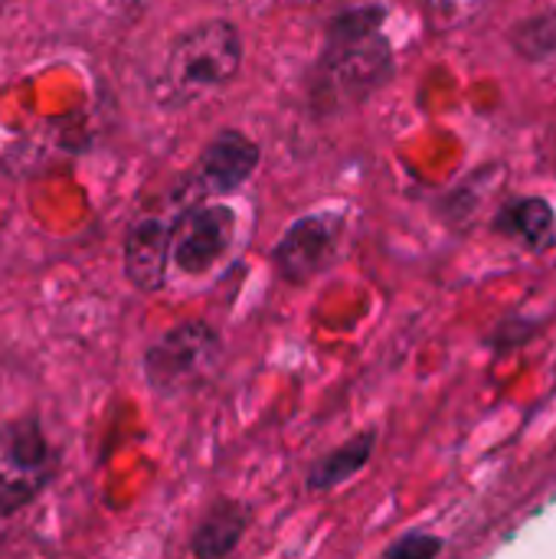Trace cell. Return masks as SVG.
Here are the masks:
<instances>
[{
  "instance_id": "obj_1",
  "label": "cell",
  "mask_w": 556,
  "mask_h": 559,
  "mask_svg": "<svg viewBox=\"0 0 556 559\" xmlns=\"http://www.w3.org/2000/svg\"><path fill=\"white\" fill-rule=\"evenodd\" d=\"M383 20L387 10L380 3L351 7L331 20L308 85L318 115L360 105L393 75V43L383 33Z\"/></svg>"
},
{
  "instance_id": "obj_2",
  "label": "cell",
  "mask_w": 556,
  "mask_h": 559,
  "mask_svg": "<svg viewBox=\"0 0 556 559\" xmlns=\"http://www.w3.org/2000/svg\"><path fill=\"white\" fill-rule=\"evenodd\" d=\"M242 69V33L229 20H203L184 29L167 49L157 95L164 105H187L226 88Z\"/></svg>"
},
{
  "instance_id": "obj_3",
  "label": "cell",
  "mask_w": 556,
  "mask_h": 559,
  "mask_svg": "<svg viewBox=\"0 0 556 559\" xmlns=\"http://www.w3.org/2000/svg\"><path fill=\"white\" fill-rule=\"evenodd\" d=\"M223 364V337L206 321H180L144 354V377L161 396H184L206 386Z\"/></svg>"
},
{
  "instance_id": "obj_4",
  "label": "cell",
  "mask_w": 556,
  "mask_h": 559,
  "mask_svg": "<svg viewBox=\"0 0 556 559\" xmlns=\"http://www.w3.org/2000/svg\"><path fill=\"white\" fill-rule=\"evenodd\" d=\"M52 475V455L33 419L0 426V514L29 504Z\"/></svg>"
},
{
  "instance_id": "obj_5",
  "label": "cell",
  "mask_w": 556,
  "mask_h": 559,
  "mask_svg": "<svg viewBox=\"0 0 556 559\" xmlns=\"http://www.w3.org/2000/svg\"><path fill=\"white\" fill-rule=\"evenodd\" d=\"M341 239H344V216L338 213H308L295 219L272 249L279 278L288 285H308L338 259Z\"/></svg>"
},
{
  "instance_id": "obj_6",
  "label": "cell",
  "mask_w": 556,
  "mask_h": 559,
  "mask_svg": "<svg viewBox=\"0 0 556 559\" xmlns=\"http://www.w3.org/2000/svg\"><path fill=\"white\" fill-rule=\"evenodd\" d=\"M193 206L190 197H177L174 206H157L151 213H141L125 236V275L138 292H157L167 282L170 249H174V229L177 219Z\"/></svg>"
},
{
  "instance_id": "obj_7",
  "label": "cell",
  "mask_w": 556,
  "mask_h": 559,
  "mask_svg": "<svg viewBox=\"0 0 556 559\" xmlns=\"http://www.w3.org/2000/svg\"><path fill=\"white\" fill-rule=\"evenodd\" d=\"M236 239V210L223 203H200L190 206L174 229L170 262L184 275H206L233 246Z\"/></svg>"
},
{
  "instance_id": "obj_8",
  "label": "cell",
  "mask_w": 556,
  "mask_h": 559,
  "mask_svg": "<svg viewBox=\"0 0 556 559\" xmlns=\"http://www.w3.org/2000/svg\"><path fill=\"white\" fill-rule=\"evenodd\" d=\"M259 160H262L259 144L249 134L226 128V131L213 134L206 141V147L200 151L187 190L193 200H200L206 193H233L256 174Z\"/></svg>"
},
{
  "instance_id": "obj_9",
  "label": "cell",
  "mask_w": 556,
  "mask_h": 559,
  "mask_svg": "<svg viewBox=\"0 0 556 559\" xmlns=\"http://www.w3.org/2000/svg\"><path fill=\"white\" fill-rule=\"evenodd\" d=\"M249 524H252V511L242 501L223 498V501L210 504V511L197 524L193 540H190V554L200 559L229 557L239 547V540L246 537Z\"/></svg>"
},
{
  "instance_id": "obj_10",
  "label": "cell",
  "mask_w": 556,
  "mask_h": 559,
  "mask_svg": "<svg viewBox=\"0 0 556 559\" xmlns=\"http://www.w3.org/2000/svg\"><path fill=\"white\" fill-rule=\"evenodd\" d=\"M495 229L511 236L531 252H547L556 246V213L544 197H524L508 203L498 213Z\"/></svg>"
},
{
  "instance_id": "obj_11",
  "label": "cell",
  "mask_w": 556,
  "mask_h": 559,
  "mask_svg": "<svg viewBox=\"0 0 556 559\" xmlns=\"http://www.w3.org/2000/svg\"><path fill=\"white\" fill-rule=\"evenodd\" d=\"M374 449H377V432L374 429H364V432L351 436L344 445L331 449L321 462L311 465V472H308V491L324 495V491H334L344 481L357 478L370 465Z\"/></svg>"
},
{
  "instance_id": "obj_12",
  "label": "cell",
  "mask_w": 556,
  "mask_h": 559,
  "mask_svg": "<svg viewBox=\"0 0 556 559\" xmlns=\"http://www.w3.org/2000/svg\"><path fill=\"white\" fill-rule=\"evenodd\" d=\"M511 43L518 49L521 59L528 62H541L556 52V10L541 13V16H528L524 23L514 26Z\"/></svg>"
},
{
  "instance_id": "obj_13",
  "label": "cell",
  "mask_w": 556,
  "mask_h": 559,
  "mask_svg": "<svg viewBox=\"0 0 556 559\" xmlns=\"http://www.w3.org/2000/svg\"><path fill=\"white\" fill-rule=\"evenodd\" d=\"M442 550H446V544H442L439 537L413 531V534L400 537L397 544H390V547L383 550V557L387 559H433V557H439Z\"/></svg>"
},
{
  "instance_id": "obj_14",
  "label": "cell",
  "mask_w": 556,
  "mask_h": 559,
  "mask_svg": "<svg viewBox=\"0 0 556 559\" xmlns=\"http://www.w3.org/2000/svg\"><path fill=\"white\" fill-rule=\"evenodd\" d=\"M554 390H556V360H554Z\"/></svg>"
}]
</instances>
